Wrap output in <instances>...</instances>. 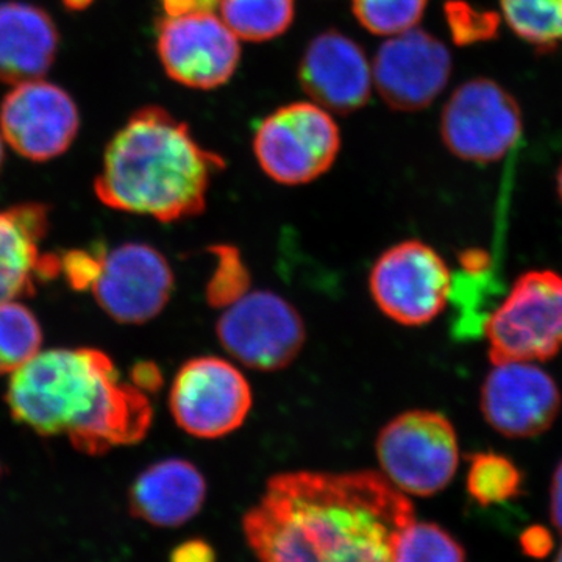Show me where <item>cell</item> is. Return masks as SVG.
Segmentation results:
<instances>
[{
  "label": "cell",
  "instance_id": "5b68a950",
  "mask_svg": "<svg viewBox=\"0 0 562 562\" xmlns=\"http://www.w3.org/2000/svg\"><path fill=\"white\" fill-rule=\"evenodd\" d=\"M251 147L269 179L301 187L330 171L341 150V131L317 103L292 102L261 121Z\"/></svg>",
  "mask_w": 562,
  "mask_h": 562
},
{
  "label": "cell",
  "instance_id": "7a4b0ae2",
  "mask_svg": "<svg viewBox=\"0 0 562 562\" xmlns=\"http://www.w3.org/2000/svg\"><path fill=\"white\" fill-rule=\"evenodd\" d=\"M5 403L18 424L66 435L91 457L143 441L154 419L149 395L124 382L109 355L88 347L40 351L11 373Z\"/></svg>",
  "mask_w": 562,
  "mask_h": 562
},
{
  "label": "cell",
  "instance_id": "f35d334b",
  "mask_svg": "<svg viewBox=\"0 0 562 562\" xmlns=\"http://www.w3.org/2000/svg\"><path fill=\"white\" fill-rule=\"evenodd\" d=\"M0 480H2V464H0Z\"/></svg>",
  "mask_w": 562,
  "mask_h": 562
},
{
  "label": "cell",
  "instance_id": "277c9868",
  "mask_svg": "<svg viewBox=\"0 0 562 562\" xmlns=\"http://www.w3.org/2000/svg\"><path fill=\"white\" fill-rule=\"evenodd\" d=\"M382 475L405 495L431 497L453 482L460 443L441 413L413 409L387 422L376 436Z\"/></svg>",
  "mask_w": 562,
  "mask_h": 562
},
{
  "label": "cell",
  "instance_id": "4dcf8cb0",
  "mask_svg": "<svg viewBox=\"0 0 562 562\" xmlns=\"http://www.w3.org/2000/svg\"><path fill=\"white\" fill-rule=\"evenodd\" d=\"M131 382L147 395L157 392L162 384L160 368L150 361L136 362L131 371Z\"/></svg>",
  "mask_w": 562,
  "mask_h": 562
},
{
  "label": "cell",
  "instance_id": "d6986e66",
  "mask_svg": "<svg viewBox=\"0 0 562 562\" xmlns=\"http://www.w3.org/2000/svg\"><path fill=\"white\" fill-rule=\"evenodd\" d=\"M60 35L46 10L33 3H0V81L43 79L57 58Z\"/></svg>",
  "mask_w": 562,
  "mask_h": 562
},
{
  "label": "cell",
  "instance_id": "9c48e42d",
  "mask_svg": "<svg viewBox=\"0 0 562 562\" xmlns=\"http://www.w3.org/2000/svg\"><path fill=\"white\" fill-rule=\"evenodd\" d=\"M222 349L254 371L276 372L301 355L305 322L291 302L272 291H249L216 322Z\"/></svg>",
  "mask_w": 562,
  "mask_h": 562
},
{
  "label": "cell",
  "instance_id": "6da1fadb",
  "mask_svg": "<svg viewBox=\"0 0 562 562\" xmlns=\"http://www.w3.org/2000/svg\"><path fill=\"white\" fill-rule=\"evenodd\" d=\"M416 520L408 495L375 471L273 475L243 519L258 562H392Z\"/></svg>",
  "mask_w": 562,
  "mask_h": 562
},
{
  "label": "cell",
  "instance_id": "ba28073f",
  "mask_svg": "<svg viewBox=\"0 0 562 562\" xmlns=\"http://www.w3.org/2000/svg\"><path fill=\"white\" fill-rule=\"evenodd\" d=\"M452 284L446 260L417 239L384 250L369 276V291L380 312L405 327L435 321L452 297Z\"/></svg>",
  "mask_w": 562,
  "mask_h": 562
},
{
  "label": "cell",
  "instance_id": "7c38bea8",
  "mask_svg": "<svg viewBox=\"0 0 562 562\" xmlns=\"http://www.w3.org/2000/svg\"><path fill=\"white\" fill-rule=\"evenodd\" d=\"M176 277L160 250L144 243L105 249L102 268L92 283L99 306L111 319L143 325L162 313L171 301Z\"/></svg>",
  "mask_w": 562,
  "mask_h": 562
},
{
  "label": "cell",
  "instance_id": "4fadbf2b",
  "mask_svg": "<svg viewBox=\"0 0 562 562\" xmlns=\"http://www.w3.org/2000/svg\"><path fill=\"white\" fill-rule=\"evenodd\" d=\"M449 47L414 27L383 41L373 58V87L390 109L414 113L428 109L452 77Z\"/></svg>",
  "mask_w": 562,
  "mask_h": 562
},
{
  "label": "cell",
  "instance_id": "7402d4cb",
  "mask_svg": "<svg viewBox=\"0 0 562 562\" xmlns=\"http://www.w3.org/2000/svg\"><path fill=\"white\" fill-rule=\"evenodd\" d=\"M501 7L514 35L536 50L562 46V0H501Z\"/></svg>",
  "mask_w": 562,
  "mask_h": 562
},
{
  "label": "cell",
  "instance_id": "f546056e",
  "mask_svg": "<svg viewBox=\"0 0 562 562\" xmlns=\"http://www.w3.org/2000/svg\"><path fill=\"white\" fill-rule=\"evenodd\" d=\"M216 550L205 539L194 538L173 547L169 562H216Z\"/></svg>",
  "mask_w": 562,
  "mask_h": 562
},
{
  "label": "cell",
  "instance_id": "4316f807",
  "mask_svg": "<svg viewBox=\"0 0 562 562\" xmlns=\"http://www.w3.org/2000/svg\"><path fill=\"white\" fill-rule=\"evenodd\" d=\"M446 18L453 40L461 46L495 38L501 22L492 11L476 10L465 2L447 3Z\"/></svg>",
  "mask_w": 562,
  "mask_h": 562
},
{
  "label": "cell",
  "instance_id": "52a82bcc",
  "mask_svg": "<svg viewBox=\"0 0 562 562\" xmlns=\"http://www.w3.org/2000/svg\"><path fill=\"white\" fill-rule=\"evenodd\" d=\"M442 143L454 157L475 165L503 160L524 132L522 109L512 92L486 77L464 81L443 105Z\"/></svg>",
  "mask_w": 562,
  "mask_h": 562
},
{
  "label": "cell",
  "instance_id": "ac0fdd59",
  "mask_svg": "<svg viewBox=\"0 0 562 562\" xmlns=\"http://www.w3.org/2000/svg\"><path fill=\"white\" fill-rule=\"evenodd\" d=\"M206 487L205 476L191 461L168 458L154 462L132 483L128 512L151 527H181L202 512Z\"/></svg>",
  "mask_w": 562,
  "mask_h": 562
},
{
  "label": "cell",
  "instance_id": "8fae6325",
  "mask_svg": "<svg viewBox=\"0 0 562 562\" xmlns=\"http://www.w3.org/2000/svg\"><path fill=\"white\" fill-rule=\"evenodd\" d=\"M157 54L169 79L213 91L233 79L241 63V40L216 11L173 14L158 21Z\"/></svg>",
  "mask_w": 562,
  "mask_h": 562
},
{
  "label": "cell",
  "instance_id": "3957f363",
  "mask_svg": "<svg viewBox=\"0 0 562 562\" xmlns=\"http://www.w3.org/2000/svg\"><path fill=\"white\" fill-rule=\"evenodd\" d=\"M224 168V158L205 149L187 122L149 105L110 139L94 191L111 210L168 224L202 214L214 176Z\"/></svg>",
  "mask_w": 562,
  "mask_h": 562
},
{
  "label": "cell",
  "instance_id": "603a6c76",
  "mask_svg": "<svg viewBox=\"0 0 562 562\" xmlns=\"http://www.w3.org/2000/svg\"><path fill=\"white\" fill-rule=\"evenodd\" d=\"M41 344L43 330L35 314L20 302H0V375L35 358Z\"/></svg>",
  "mask_w": 562,
  "mask_h": 562
},
{
  "label": "cell",
  "instance_id": "44dd1931",
  "mask_svg": "<svg viewBox=\"0 0 562 562\" xmlns=\"http://www.w3.org/2000/svg\"><path fill=\"white\" fill-rule=\"evenodd\" d=\"M524 473L505 454L480 452L469 461L465 487L482 508L516 501L524 494Z\"/></svg>",
  "mask_w": 562,
  "mask_h": 562
},
{
  "label": "cell",
  "instance_id": "9a60e30c",
  "mask_svg": "<svg viewBox=\"0 0 562 562\" xmlns=\"http://www.w3.org/2000/svg\"><path fill=\"white\" fill-rule=\"evenodd\" d=\"M561 405L553 376L535 362L494 364L480 395L484 420L509 439L542 435L560 416Z\"/></svg>",
  "mask_w": 562,
  "mask_h": 562
},
{
  "label": "cell",
  "instance_id": "d6a6232c",
  "mask_svg": "<svg viewBox=\"0 0 562 562\" xmlns=\"http://www.w3.org/2000/svg\"><path fill=\"white\" fill-rule=\"evenodd\" d=\"M550 519L562 536V461L554 469L550 484Z\"/></svg>",
  "mask_w": 562,
  "mask_h": 562
},
{
  "label": "cell",
  "instance_id": "1f68e13d",
  "mask_svg": "<svg viewBox=\"0 0 562 562\" xmlns=\"http://www.w3.org/2000/svg\"><path fill=\"white\" fill-rule=\"evenodd\" d=\"M162 11L173 14L195 13V11H216L220 0H161Z\"/></svg>",
  "mask_w": 562,
  "mask_h": 562
},
{
  "label": "cell",
  "instance_id": "74e56055",
  "mask_svg": "<svg viewBox=\"0 0 562 562\" xmlns=\"http://www.w3.org/2000/svg\"><path fill=\"white\" fill-rule=\"evenodd\" d=\"M554 562H562V546L560 552L557 554V558H554Z\"/></svg>",
  "mask_w": 562,
  "mask_h": 562
},
{
  "label": "cell",
  "instance_id": "5bb4252c",
  "mask_svg": "<svg viewBox=\"0 0 562 562\" xmlns=\"http://www.w3.org/2000/svg\"><path fill=\"white\" fill-rule=\"evenodd\" d=\"M80 128L77 103L68 92L43 79L14 85L0 105V135L27 160L60 157Z\"/></svg>",
  "mask_w": 562,
  "mask_h": 562
},
{
  "label": "cell",
  "instance_id": "e0dca14e",
  "mask_svg": "<svg viewBox=\"0 0 562 562\" xmlns=\"http://www.w3.org/2000/svg\"><path fill=\"white\" fill-rule=\"evenodd\" d=\"M49 231V209L22 203L0 210V302L27 297L40 281L60 276V257L41 254Z\"/></svg>",
  "mask_w": 562,
  "mask_h": 562
},
{
  "label": "cell",
  "instance_id": "8d00e7d4",
  "mask_svg": "<svg viewBox=\"0 0 562 562\" xmlns=\"http://www.w3.org/2000/svg\"><path fill=\"white\" fill-rule=\"evenodd\" d=\"M2 135H0V171H2L3 160H5V146H3Z\"/></svg>",
  "mask_w": 562,
  "mask_h": 562
},
{
  "label": "cell",
  "instance_id": "8992f818",
  "mask_svg": "<svg viewBox=\"0 0 562 562\" xmlns=\"http://www.w3.org/2000/svg\"><path fill=\"white\" fill-rule=\"evenodd\" d=\"M494 364L552 360L562 351V276L525 272L484 324Z\"/></svg>",
  "mask_w": 562,
  "mask_h": 562
},
{
  "label": "cell",
  "instance_id": "d590c367",
  "mask_svg": "<svg viewBox=\"0 0 562 562\" xmlns=\"http://www.w3.org/2000/svg\"><path fill=\"white\" fill-rule=\"evenodd\" d=\"M557 190H558V194H560V198L562 201V162H561L560 169H558V173H557Z\"/></svg>",
  "mask_w": 562,
  "mask_h": 562
},
{
  "label": "cell",
  "instance_id": "83f0119b",
  "mask_svg": "<svg viewBox=\"0 0 562 562\" xmlns=\"http://www.w3.org/2000/svg\"><path fill=\"white\" fill-rule=\"evenodd\" d=\"M105 249L106 247L101 244L92 249L69 250L61 255V273L68 280L70 288L85 291L92 286L101 272Z\"/></svg>",
  "mask_w": 562,
  "mask_h": 562
},
{
  "label": "cell",
  "instance_id": "30bf717a",
  "mask_svg": "<svg viewBox=\"0 0 562 562\" xmlns=\"http://www.w3.org/2000/svg\"><path fill=\"white\" fill-rule=\"evenodd\" d=\"M254 405V392L241 369L225 358H192L173 376L169 409L192 438L220 439L238 430Z\"/></svg>",
  "mask_w": 562,
  "mask_h": 562
},
{
  "label": "cell",
  "instance_id": "f1b7e54d",
  "mask_svg": "<svg viewBox=\"0 0 562 562\" xmlns=\"http://www.w3.org/2000/svg\"><path fill=\"white\" fill-rule=\"evenodd\" d=\"M519 543L527 557L532 560H543L552 553L553 536L543 525H531V527L525 528L520 535Z\"/></svg>",
  "mask_w": 562,
  "mask_h": 562
},
{
  "label": "cell",
  "instance_id": "484cf974",
  "mask_svg": "<svg viewBox=\"0 0 562 562\" xmlns=\"http://www.w3.org/2000/svg\"><path fill=\"white\" fill-rule=\"evenodd\" d=\"M213 250L217 265L206 286V299L214 308H227L250 291V273L238 250L228 246Z\"/></svg>",
  "mask_w": 562,
  "mask_h": 562
},
{
  "label": "cell",
  "instance_id": "836d02e7",
  "mask_svg": "<svg viewBox=\"0 0 562 562\" xmlns=\"http://www.w3.org/2000/svg\"><path fill=\"white\" fill-rule=\"evenodd\" d=\"M462 271L482 276L490 266V257L484 250H465L460 257Z\"/></svg>",
  "mask_w": 562,
  "mask_h": 562
},
{
  "label": "cell",
  "instance_id": "2e32d148",
  "mask_svg": "<svg viewBox=\"0 0 562 562\" xmlns=\"http://www.w3.org/2000/svg\"><path fill=\"white\" fill-rule=\"evenodd\" d=\"M299 81L305 94L322 109L351 114L371 99L372 65L357 41L342 32L325 31L303 50Z\"/></svg>",
  "mask_w": 562,
  "mask_h": 562
},
{
  "label": "cell",
  "instance_id": "cb8c5ba5",
  "mask_svg": "<svg viewBox=\"0 0 562 562\" xmlns=\"http://www.w3.org/2000/svg\"><path fill=\"white\" fill-rule=\"evenodd\" d=\"M392 562H468L465 550L441 525L409 524L398 532L392 550Z\"/></svg>",
  "mask_w": 562,
  "mask_h": 562
},
{
  "label": "cell",
  "instance_id": "ffe728a7",
  "mask_svg": "<svg viewBox=\"0 0 562 562\" xmlns=\"http://www.w3.org/2000/svg\"><path fill=\"white\" fill-rule=\"evenodd\" d=\"M217 14L239 40L266 43L290 31L295 0H220Z\"/></svg>",
  "mask_w": 562,
  "mask_h": 562
},
{
  "label": "cell",
  "instance_id": "d4e9b609",
  "mask_svg": "<svg viewBox=\"0 0 562 562\" xmlns=\"http://www.w3.org/2000/svg\"><path fill=\"white\" fill-rule=\"evenodd\" d=\"M427 5L428 0H351L361 27L386 38L417 27Z\"/></svg>",
  "mask_w": 562,
  "mask_h": 562
},
{
  "label": "cell",
  "instance_id": "e575fe53",
  "mask_svg": "<svg viewBox=\"0 0 562 562\" xmlns=\"http://www.w3.org/2000/svg\"><path fill=\"white\" fill-rule=\"evenodd\" d=\"M63 2H65L66 5L69 7V9L81 10L87 9L88 3H90L91 0H63Z\"/></svg>",
  "mask_w": 562,
  "mask_h": 562
}]
</instances>
